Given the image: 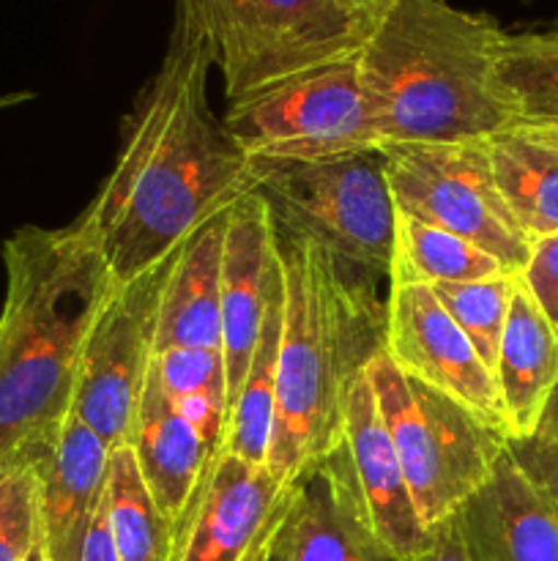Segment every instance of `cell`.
Masks as SVG:
<instances>
[{
	"mask_svg": "<svg viewBox=\"0 0 558 561\" xmlns=\"http://www.w3.org/2000/svg\"><path fill=\"white\" fill-rule=\"evenodd\" d=\"M211 66L195 3L175 0L162 66L126 115L107 181L74 219L118 283L167 263L195 230L255 190V162L208 104Z\"/></svg>",
	"mask_w": 558,
	"mask_h": 561,
	"instance_id": "6da1fadb",
	"label": "cell"
},
{
	"mask_svg": "<svg viewBox=\"0 0 558 561\" xmlns=\"http://www.w3.org/2000/svg\"><path fill=\"white\" fill-rule=\"evenodd\" d=\"M228 211L208 219L170 255L156 301L153 356L175 348L222 351V250Z\"/></svg>",
	"mask_w": 558,
	"mask_h": 561,
	"instance_id": "2e32d148",
	"label": "cell"
},
{
	"mask_svg": "<svg viewBox=\"0 0 558 561\" xmlns=\"http://www.w3.org/2000/svg\"><path fill=\"white\" fill-rule=\"evenodd\" d=\"M274 537H277V535H274ZM274 537H271V540H268L266 546H263L260 551H257L255 557H252L249 561H271V542H274Z\"/></svg>",
	"mask_w": 558,
	"mask_h": 561,
	"instance_id": "d590c367",
	"label": "cell"
},
{
	"mask_svg": "<svg viewBox=\"0 0 558 561\" xmlns=\"http://www.w3.org/2000/svg\"><path fill=\"white\" fill-rule=\"evenodd\" d=\"M153 376L181 414L213 449H219L228 416V373L222 351H164L153 356Z\"/></svg>",
	"mask_w": 558,
	"mask_h": 561,
	"instance_id": "484cf974",
	"label": "cell"
},
{
	"mask_svg": "<svg viewBox=\"0 0 558 561\" xmlns=\"http://www.w3.org/2000/svg\"><path fill=\"white\" fill-rule=\"evenodd\" d=\"M492 378L509 442L536 436L553 394L558 392V332L542 316L520 277L498 345Z\"/></svg>",
	"mask_w": 558,
	"mask_h": 561,
	"instance_id": "ac0fdd59",
	"label": "cell"
},
{
	"mask_svg": "<svg viewBox=\"0 0 558 561\" xmlns=\"http://www.w3.org/2000/svg\"><path fill=\"white\" fill-rule=\"evenodd\" d=\"M496 69L518 124L558 126V25L501 31Z\"/></svg>",
	"mask_w": 558,
	"mask_h": 561,
	"instance_id": "cb8c5ba5",
	"label": "cell"
},
{
	"mask_svg": "<svg viewBox=\"0 0 558 561\" xmlns=\"http://www.w3.org/2000/svg\"><path fill=\"white\" fill-rule=\"evenodd\" d=\"M348 3L356 5L359 11H364L367 16H375L377 20V16H381L383 11L394 3V0H348Z\"/></svg>",
	"mask_w": 558,
	"mask_h": 561,
	"instance_id": "d6a6232c",
	"label": "cell"
},
{
	"mask_svg": "<svg viewBox=\"0 0 558 561\" xmlns=\"http://www.w3.org/2000/svg\"><path fill=\"white\" fill-rule=\"evenodd\" d=\"M367 378L416 513L432 529L487 485L509 438L446 394L403 376L383 348L367 362Z\"/></svg>",
	"mask_w": 558,
	"mask_h": 561,
	"instance_id": "5b68a950",
	"label": "cell"
},
{
	"mask_svg": "<svg viewBox=\"0 0 558 561\" xmlns=\"http://www.w3.org/2000/svg\"><path fill=\"white\" fill-rule=\"evenodd\" d=\"M164 266L118 283L82 354L71 416L91 427L109 453L129 447L153 367V323Z\"/></svg>",
	"mask_w": 558,
	"mask_h": 561,
	"instance_id": "30bf717a",
	"label": "cell"
},
{
	"mask_svg": "<svg viewBox=\"0 0 558 561\" xmlns=\"http://www.w3.org/2000/svg\"><path fill=\"white\" fill-rule=\"evenodd\" d=\"M0 466L27 458L74 409L85 343L118 279L77 228L25 225L3 241Z\"/></svg>",
	"mask_w": 558,
	"mask_h": 561,
	"instance_id": "7a4b0ae2",
	"label": "cell"
},
{
	"mask_svg": "<svg viewBox=\"0 0 558 561\" xmlns=\"http://www.w3.org/2000/svg\"><path fill=\"white\" fill-rule=\"evenodd\" d=\"M381 348L403 376L446 394L479 416L485 425L507 436L490 367L481 362L463 329L443 310L432 288L388 285Z\"/></svg>",
	"mask_w": 558,
	"mask_h": 561,
	"instance_id": "8fae6325",
	"label": "cell"
},
{
	"mask_svg": "<svg viewBox=\"0 0 558 561\" xmlns=\"http://www.w3.org/2000/svg\"><path fill=\"white\" fill-rule=\"evenodd\" d=\"M104 510L115 559L170 561L173 526L159 513L129 447L109 453Z\"/></svg>",
	"mask_w": 558,
	"mask_h": 561,
	"instance_id": "d4e9b609",
	"label": "cell"
},
{
	"mask_svg": "<svg viewBox=\"0 0 558 561\" xmlns=\"http://www.w3.org/2000/svg\"><path fill=\"white\" fill-rule=\"evenodd\" d=\"M523 288L558 332V233L545 236L531 247L528 263L518 274Z\"/></svg>",
	"mask_w": 558,
	"mask_h": 561,
	"instance_id": "f1b7e54d",
	"label": "cell"
},
{
	"mask_svg": "<svg viewBox=\"0 0 558 561\" xmlns=\"http://www.w3.org/2000/svg\"><path fill=\"white\" fill-rule=\"evenodd\" d=\"M381 157L399 214L449 230L509 272H523L534 244L503 203L485 140L386 146Z\"/></svg>",
	"mask_w": 558,
	"mask_h": 561,
	"instance_id": "9c48e42d",
	"label": "cell"
},
{
	"mask_svg": "<svg viewBox=\"0 0 558 561\" xmlns=\"http://www.w3.org/2000/svg\"><path fill=\"white\" fill-rule=\"evenodd\" d=\"M222 121L252 162H321L381 151L356 58L228 102Z\"/></svg>",
	"mask_w": 558,
	"mask_h": 561,
	"instance_id": "ba28073f",
	"label": "cell"
},
{
	"mask_svg": "<svg viewBox=\"0 0 558 561\" xmlns=\"http://www.w3.org/2000/svg\"><path fill=\"white\" fill-rule=\"evenodd\" d=\"M27 99H33V93H9V96H0V110L14 107V104L27 102Z\"/></svg>",
	"mask_w": 558,
	"mask_h": 561,
	"instance_id": "e575fe53",
	"label": "cell"
},
{
	"mask_svg": "<svg viewBox=\"0 0 558 561\" xmlns=\"http://www.w3.org/2000/svg\"><path fill=\"white\" fill-rule=\"evenodd\" d=\"M282 290L279 230L255 190L233 203L224 222L222 250V356L228 373V409L246 376L263 321Z\"/></svg>",
	"mask_w": 558,
	"mask_h": 561,
	"instance_id": "5bb4252c",
	"label": "cell"
},
{
	"mask_svg": "<svg viewBox=\"0 0 558 561\" xmlns=\"http://www.w3.org/2000/svg\"><path fill=\"white\" fill-rule=\"evenodd\" d=\"M539 431L550 433V436H558V392L553 394V403H550V409H547L545 422H542Z\"/></svg>",
	"mask_w": 558,
	"mask_h": 561,
	"instance_id": "836d02e7",
	"label": "cell"
},
{
	"mask_svg": "<svg viewBox=\"0 0 558 561\" xmlns=\"http://www.w3.org/2000/svg\"><path fill=\"white\" fill-rule=\"evenodd\" d=\"M487 142L503 203L531 244L558 233V126L512 124Z\"/></svg>",
	"mask_w": 558,
	"mask_h": 561,
	"instance_id": "44dd1931",
	"label": "cell"
},
{
	"mask_svg": "<svg viewBox=\"0 0 558 561\" xmlns=\"http://www.w3.org/2000/svg\"><path fill=\"white\" fill-rule=\"evenodd\" d=\"M501 31L446 0H394L356 55L381 148L479 142L518 124L496 69Z\"/></svg>",
	"mask_w": 558,
	"mask_h": 561,
	"instance_id": "3957f363",
	"label": "cell"
},
{
	"mask_svg": "<svg viewBox=\"0 0 558 561\" xmlns=\"http://www.w3.org/2000/svg\"><path fill=\"white\" fill-rule=\"evenodd\" d=\"M228 102L356 58L375 16L348 0H191Z\"/></svg>",
	"mask_w": 558,
	"mask_h": 561,
	"instance_id": "52a82bcc",
	"label": "cell"
},
{
	"mask_svg": "<svg viewBox=\"0 0 558 561\" xmlns=\"http://www.w3.org/2000/svg\"><path fill=\"white\" fill-rule=\"evenodd\" d=\"M36 540V471L22 458L0 471V561H25Z\"/></svg>",
	"mask_w": 558,
	"mask_h": 561,
	"instance_id": "83f0119b",
	"label": "cell"
},
{
	"mask_svg": "<svg viewBox=\"0 0 558 561\" xmlns=\"http://www.w3.org/2000/svg\"><path fill=\"white\" fill-rule=\"evenodd\" d=\"M279 252L284 307L268 469L299 485L342 438L350 387L381 351L383 312L312 241L279 233Z\"/></svg>",
	"mask_w": 558,
	"mask_h": 561,
	"instance_id": "277c9868",
	"label": "cell"
},
{
	"mask_svg": "<svg viewBox=\"0 0 558 561\" xmlns=\"http://www.w3.org/2000/svg\"><path fill=\"white\" fill-rule=\"evenodd\" d=\"M271 561H397L364 526L332 458L299 482Z\"/></svg>",
	"mask_w": 558,
	"mask_h": 561,
	"instance_id": "d6986e66",
	"label": "cell"
},
{
	"mask_svg": "<svg viewBox=\"0 0 558 561\" xmlns=\"http://www.w3.org/2000/svg\"><path fill=\"white\" fill-rule=\"evenodd\" d=\"M282 307L284 279L282 290L274 296L271 307H268L255 354H252L244 381H241L239 392H235L233 403L228 409V416H224V433L222 444H219V449H224V453L257 466H268V453H271Z\"/></svg>",
	"mask_w": 558,
	"mask_h": 561,
	"instance_id": "7402d4cb",
	"label": "cell"
},
{
	"mask_svg": "<svg viewBox=\"0 0 558 561\" xmlns=\"http://www.w3.org/2000/svg\"><path fill=\"white\" fill-rule=\"evenodd\" d=\"M295 488L268 466L217 449L175 526L170 561H249L279 531Z\"/></svg>",
	"mask_w": 558,
	"mask_h": 561,
	"instance_id": "7c38bea8",
	"label": "cell"
},
{
	"mask_svg": "<svg viewBox=\"0 0 558 561\" xmlns=\"http://www.w3.org/2000/svg\"><path fill=\"white\" fill-rule=\"evenodd\" d=\"M27 460L36 471L38 551L44 561H82L107 493L109 449L91 427L69 416Z\"/></svg>",
	"mask_w": 558,
	"mask_h": 561,
	"instance_id": "9a60e30c",
	"label": "cell"
},
{
	"mask_svg": "<svg viewBox=\"0 0 558 561\" xmlns=\"http://www.w3.org/2000/svg\"><path fill=\"white\" fill-rule=\"evenodd\" d=\"M509 453L558 513V436L539 431L525 442H509Z\"/></svg>",
	"mask_w": 558,
	"mask_h": 561,
	"instance_id": "f546056e",
	"label": "cell"
},
{
	"mask_svg": "<svg viewBox=\"0 0 558 561\" xmlns=\"http://www.w3.org/2000/svg\"><path fill=\"white\" fill-rule=\"evenodd\" d=\"M25 561H44L42 551H38V540H36V548H33V551H31V557H27Z\"/></svg>",
	"mask_w": 558,
	"mask_h": 561,
	"instance_id": "8d00e7d4",
	"label": "cell"
},
{
	"mask_svg": "<svg viewBox=\"0 0 558 561\" xmlns=\"http://www.w3.org/2000/svg\"><path fill=\"white\" fill-rule=\"evenodd\" d=\"M503 272L509 268H503L496 257L481 252L470 241L405 214L397 217V247H394L388 285L432 288V285L476 283Z\"/></svg>",
	"mask_w": 558,
	"mask_h": 561,
	"instance_id": "603a6c76",
	"label": "cell"
},
{
	"mask_svg": "<svg viewBox=\"0 0 558 561\" xmlns=\"http://www.w3.org/2000/svg\"><path fill=\"white\" fill-rule=\"evenodd\" d=\"M328 458L337 463L345 488L370 535L397 561H410L430 546L410 499L397 449L383 425L367 367L356 376L345 403L342 438Z\"/></svg>",
	"mask_w": 558,
	"mask_h": 561,
	"instance_id": "4fadbf2b",
	"label": "cell"
},
{
	"mask_svg": "<svg viewBox=\"0 0 558 561\" xmlns=\"http://www.w3.org/2000/svg\"><path fill=\"white\" fill-rule=\"evenodd\" d=\"M410 561H479L463 529L460 513L430 529V546Z\"/></svg>",
	"mask_w": 558,
	"mask_h": 561,
	"instance_id": "4dcf8cb0",
	"label": "cell"
},
{
	"mask_svg": "<svg viewBox=\"0 0 558 561\" xmlns=\"http://www.w3.org/2000/svg\"><path fill=\"white\" fill-rule=\"evenodd\" d=\"M0 471H3V466H0Z\"/></svg>",
	"mask_w": 558,
	"mask_h": 561,
	"instance_id": "74e56055",
	"label": "cell"
},
{
	"mask_svg": "<svg viewBox=\"0 0 558 561\" xmlns=\"http://www.w3.org/2000/svg\"><path fill=\"white\" fill-rule=\"evenodd\" d=\"M129 449L159 513L175 531L217 449L164 394L153 376V367Z\"/></svg>",
	"mask_w": 558,
	"mask_h": 561,
	"instance_id": "ffe728a7",
	"label": "cell"
},
{
	"mask_svg": "<svg viewBox=\"0 0 558 561\" xmlns=\"http://www.w3.org/2000/svg\"><path fill=\"white\" fill-rule=\"evenodd\" d=\"M514 285H518V274L512 272L476 279V283L432 285V294L452 316V321L463 329L490 373L498 359V345H501L509 307H512Z\"/></svg>",
	"mask_w": 558,
	"mask_h": 561,
	"instance_id": "4316f807",
	"label": "cell"
},
{
	"mask_svg": "<svg viewBox=\"0 0 558 561\" xmlns=\"http://www.w3.org/2000/svg\"><path fill=\"white\" fill-rule=\"evenodd\" d=\"M255 192L279 233L312 241L339 266L388 277L399 211L381 151L321 162H255Z\"/></svg>",
	"mask_w": 558,
	"mask_h": 561,
	"instance_id": "8992f818",
	"label": "cell"
},
{
	"mask_svg": "<svg viewBox=\"0 0 558 561\" xmlns=\"http://www.w3.org/2000/svg\"><path fill=\"white\" fill-rule=\"evenodd\" d=\"M82 561H118L113 551V540H109V526H107V510H98L93 529L88 535L85 551H82Z\"/></svg>",
	"mask_w": 558,
	"mask_h": 561,
	"instance_id": "1f68e13d",
	"label": "cell"
},
{
	"mask_svg": "<svg viewBox=\"0 0 558 561\" xmlns=\"http://www.w3.org/2000/svg\"><path fill=\"white\" fill-rule=\"evenodd\" d=\"M460 520L479 561H558L556 507L520 471L509 447Z\"/></svg>",
	"mask_w": 558,
	"mask_h": 561,
	"instance_id": "e0dca14e",
	"label": "cell"
}]
</instances>
